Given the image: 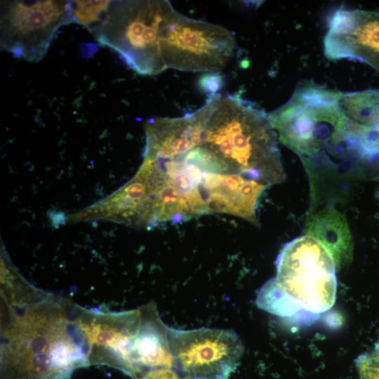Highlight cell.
Instances as JSON below:
<instances>
[{"instance_id":"obj_6","label":"cell","mask_w":379,"mask_h":379,"mask_svg":"<svg viewBox=\"0 0 379 379\" xmlns=\"http://www.w3.org/2000/svg\"><path fill=\"white\" fill-rule=\"evenodd\" d=\"M235 46L226 28L175 11L164 31L162 54L167 69L213 73L227 64Z\"/></svg>"},{"instance_id":"obj_5","label":"cell","mask_w":379,"mask_h":379,"mask_svg":"<svg viewBox=\"0 0 379 379\" xmlns=\"http://www.w3.org/2000/svg\"><path fill=\"white\" fill-rule=\"evenodd\" d=\"M73 22L72 1H1V49L16 58L39 62L58 29Z\"/></svg>"},{"instance_id":"obj_1","label":"cell","mask_w":379,"mask_h":379,"mask_svg":"<svg viewBox=\"0 0 379 379\" xmlns=\"http://www.w3.org/2000/svg\"><path fill=\"white\" fill-rule=\"evenodd\" d=\"M25 305L23 314L10 307L13 317L3 331L4 358L19 379H63L89 356L84 332L53 298Z\"/></svg>"},{"instance_id":"obj_9","label":"cell","mask_w":379,"mask_h":379,"mask_svg":"<svg viewBox=\"0 0 379 379\" xmlns=\"http://www.w3.org/2000/svg\"><path fill=\"white\" fill-rule=\"evenodd\" d=\"M167 328L152 305L144 307L142 320L131 345L127 373L135 378L149 369L175 366Z\"/></svg>"},{"instance_id":"obj_14","label":"cell","mask_w":379,"mask_h":379,"mask_svg":"<svg viewBox=\"0 0 379 379\" xmlns=\"http://www.w3.org/2000/svg\"><path fill=\"white\" fill-rule=\"evenodd\" d=\"M200 87L210 95L217 92L222 86V77L217 72L204 75L199 81Z\"/></svg>"},{"instance_id":"obj_11","label":"cell","mask_w":379,"mask_h":379,"mask_svg":"<svg viewBox=\"0 0 379 379\" xmlns=\"http://www.w3.org/2000/svg\"><path fill=\"white\" fill-rule=\"evenodd\" d=\"M109 3L110 1H72L74 22L89 31L100 22Z\"/></svg>"},{"instance_id":"obj_13","label":"cell","mask_w":379,"mask_h":379,"mask_svg":"<svg viewBox=\"0 0 379 379\" xmlns=\"http://www.w3.org/2000/svg\"><path fill=\"white\" fill-rule=\"evenodd\" d=\"M135 379H190L175 368H157L147 370Z\"/></svg>"},{"instance_id":"obj_12","label":"cell","mask_w":379,"mask_h":379,"mask_svg":"<svg viewBox=\"0 0 379 379\" xmlns=\"http://www.w3.org/2000/svg\"><path fill=\"white\" fill-rule=\"evenodd\" d=\"M360 379H379V343L354 361Z\"/></svg>"},{"instance_id":"obj_8","label":"cell","mask_w":379,"mask_h":379,"mask_svg":"<svg viewBox=\"0 0 379 379\" xmlns=\"http://www.w3.org/2000/svg\"><path fill=\"white\" fill-rule=\"evenodd\" d=\"M324 45L330 60H357L379 71V12L338 8L328 21Z\"/></svg>"},{"instance_id":"obj_10","label":"cell","mask_w":379,"mask_h":379,"mask_svg":"<svg viewBox=\"0 0 379 379\" xmlns=\"http://www.w3.org/2000/svg\"><path fill=\"white\" fill-rule=\"evenodd\" d=\"M305 232L327 248L336 267L351 260L352 234L346 218L333 206H326L311 213L306 220Z\"/></svg>"},{"instance_id":"obj_7","label":"cell","mask_w":379,"mask_h":379,"mask_svg":"<svg viewBox=\"0 0 379 379\" xmlns=\"http://www.w3.org/2000/svg\"><path fill=\"white\" fill-rule=\"evenodd\" d=\"M167 334L174 368L190 379H228L244 353L241 340L231 330L168 326Z\"/></svg>"},{"instance_id":"obj_3","label":"cell","mask_w":379,"mask_h":379,"mask_svg":"<svg viewBox=\"0 0 379 379\" xmlns=\"http://www.w3.org/2000/svg\"><path fill=\"white\" fill-rule=\"evenodd\" d=\"M277 275L258 290V307L281 318L312 317L335 303L336 265L318 240L305 234L286 244L276 260Z\"/></svg>"},{"instance_id":"obj_2","label":"cell","mask_w":379,"mask_h":379,"mask_svg":"<svg viewBox=\"0 0 379 379\" xmlns=\"http://www.w3.org/2000/svg\"><path fill=\"white\" fill-rule=\"evenodd\" d=\"M201 144L235 175L268 187L285 179L267 114L240 93L220 95L206 121Z\"/></svg>"},{"instance_id":"obj_4","label":"cell","mask_w":379,"mask_h":379,"mask_svg":"<svg viewBox=\"0 0 379 379\" xmlns=\"http://www.w3.org/2000/svg\"><path fill=\"white\" fill-rule=\"evenodd\" d=\"M175 11L166 0L110 1L100 22L89 32L138 74L157 75L167 69L162 41Z\"/></svg>"}]
</instances>
